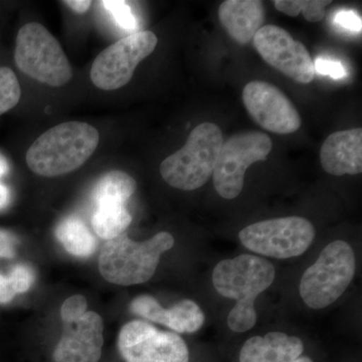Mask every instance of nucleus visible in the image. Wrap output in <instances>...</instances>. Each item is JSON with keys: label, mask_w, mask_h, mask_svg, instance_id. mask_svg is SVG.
Here are the masks:
<instances>
[{"label": "nucleus", "mask_w": 362, "mask_h": 362, "mask_svg": "<svg viewBox=\"0 0 362 362\" xmlns=\"http://www.w3.org/2000/svg\"><path fill=\"white\" fill-rule=\"evenodd\" d=\"M275 267L255 255H240L223 259L214 268L213 283L221 296L237 301L228 316L230 330L242 333L257 322L255 299L275 280Z\"/></svg>", "instance_id": "1"}, {"label": "nucleus", "mask_w": 362, "mask_h": 362, "mask_svg": "<svg viewBox=\"0 0 362 362\" xmlns=\"http://www.w3.org/2000/svg\"><path fill=\"white\" fill-rule=\"evenodd\" d=\"M99 140V132L90 124H59L33 143L26 152V163L33 173L45 177L66 175L93 156Z\"/></svg>", "instance_id": "2"}, {"label": "nucleus", "mask_w": 362, "mask_h": 362, "mask_svg": "<svg viewBox=\"0 0 362 362\" xmlns=\"http://www.w3.org/2000/svg\"><path fill=\"white\" fill-rule=\"evenodd\" d=\"M175 245L168 232H161L144 242H135L127 235L107 240L99 256V270L112 284H142L153 277L161 255Z\"/></svg>", "instance_id": "3"}, {"label": "nucleus", "mask_w": 362, "mask_h": 362, "mask_svg": "<svg viewBox=\"0 0 362 362\" xmlns=\"http://www.w3.org/2000/svg\"><path fill=\"white\" fill-rule=\"evenodd\" d=\"M223 143L218 125L199 124L188 136L185 146L162 161V178L170 187L187 192L204 187L213 175Z\"/></svg>", "instance_id": "4"}, {"label": "nucleus", "mask_w": 362, "mask_h": 362, "mask_svg": "<svg viewBox=\"0 0 362 362\" xmlns=\"http://www.w3.org/2000/svg\"><path fill=\"white\" fill-rule=\"evenodd\" d=\"M14 61L26 76L51 87H62L73 78V69L58 40L37 23L21 28Z\"/></svg>", "instance_id": "5"}, {"label": "nucleus", "mask_w": 362, "mask_h": 362, "mask_svg": "<svg viewBox=\"0 0 362 362\" xmlns=\"http://www.w3.org/2000/svg\"><path fill=\"white\" fill-rule=\"evenodd\" d=\"M354 250L344 240H334L324 247L315 263L300 282V295L307 306L322 309L341 296L356 274Z\"/></svg>", "instance_id": "6"}, {"label": "nucleus", "mask_w": 362, "mask_h": 362, "mask_svg": "<svg viewBox=\"0 0 362 362\" xmlns=\"http://www.w3.org/2000/svg\"><path fill=\"white\" fill-rule=\"evenodd\" d=\"M315 238L313 225L301 216L259 221L240 230L239 239L250 251L276 259L304 254Z\"/></svg>", "instance_id": "7"}, {"label": "nucleus", "mask_w": 362, "mask_h": 362, "mask_svg": "<svg viewBox=\"0 0 362 362\" xmlns=\"http://www.w3.org/2000/svg\"><path fill=\"white\" fill-rule=\"evenodd\" d=\"M271 150V138L262 132L239 133L223 142L213 173L218 194L226 199L239 197L247 169L266 160Z\"/></svg>", "instance_id": "8"}, {"label": "nucleus", "mask_w": 362, "mask_h": 362, "mask_svg": "<svg viewBox=\"0 0 362 362\" xmlns=\"http://www.w3.org/2000/svg\"><path fill=\"white\" fill-rule=\"evenodd\" d=\"M157 37L149 30L131 33L100 52L92 68L90 80L99 89L113 90L127 85L135 69L156 49Z\"/></svg>", "instance_id": "9"}, {"label": "nucleus", "mask_w": 362, "mask_h": 362, "mask_svg": "<svg viewBox=\"0 0 362 362\" xmlns=\"http://www.w3.org/2000/svg\"><path fill=\"white\" fill-rule=\"evenodd\" d=\"M118 349L125 362L189 361L187 344L180 335L143 321H131L121 328Z\"/></svg>", "instance_id": "10"}, {"label": "nucleus", "mask_w": 362, "mask_h": 362, "mask_svg": "<svg viewBox=\"0 0 362 362\" xmlns=\"http://www.w3.org/2000/svg\"><path fill=\"white\" fill-rule=\"evenodd\" d=\"M254 45L267 64L300 84H309L315 77L314 62L308 49L284 28L262 26L255 35Z\"/></svg>", "instance_id": "11"}, {"label": "nucleus", "mask_w": 362, "mask_h": 362, "mask_svg": "<svg viewBox=\"0 0 362 362\" xmlns=\"http://www.w3.org/2000/svg\"><path fill=\"white\" fill-rule=\"evenodd\" d=\"M243 101L252 118L276 134H291L301 127V117L292 102L276 86L262 81L247 83Z\"/></svg>", "instance_id": "12"}, {"label": "nucleus", "mask_w": 362, "mask_h": 362, "mask_svg": "<svg viewBox=\"0 0 362 362\" xmlns=\"http://www.w3.org/2000/svg\"><path fill=\"white\" fill-rule=\"evenodd\" d=\"M104 322L94 311L64 323L63 337L54 351V362H98L104 345Z\"/></svg>", "instance_id": "13"}, {"label": "nucleus", "mask_w": 362, "mask_h": 362, "mask_svg": "<svg viewBox=\"0 0 362 362\" xmlns=\"http://www.w3.org/2000/svg\"><path fill=\"white\" fill-rule=\"evenodd\" d=\"M320 161L331 175H356L362 171V129L339 131L324 141Z\"/></svg>", "instance_id": "14"}, {"label": "nucleus", "mask_w": 362, "mask_h": 362, "mask_svg": "<svg viewBox=\"0 0 362 362\" xmlns=\"http://www.w3.org/2000/svg\"><path fill=\"white\" fill-rule=\"evenodd\" d=\"M303 342L282 332H270L265 337H254L245 343L240 362H313L302 356Z\"/></svg>", "instance_id": "15"}, {"label": "nucleus", "mask_w": 362, "mask_h": 362, "mask_svg": "<svg viewBox=\"0 0 362 362\" xmlns=\"http://www.w3.org/2000/svg\"><path fill=\"white\" fill-rule=\"evenodd\" d=\"M218 18L233 40L247 45L263 25L265 9L259 0H226L218 8Z\"/></svg>", "instance_id": "16"}, {"label": "nucleus", "mask_w": 362, "mask_h": 362, "mask_svg": "<svg viewBox=\"0 0 362 362\" xmlns=\"http://www.w3.org/2000/svg\"><path fill=\"white\" fill-rule=\"evenodd\" d=\"M56 235L66 251L73 256L88 258L96 251V239L84 221L76 216L61 221L57 228Z\"/></svg>", "instance_id": "17"}, {"label": "nucleus", "mask_w": 362, "mask_h": 362, "mask_svg": "<svg viewBox=\"0 0 362 362\" xmlns=\"http://www.w3.org/2000/svg\"><path fill=\"white\" fill-rule=\"evenodd\" d=\"M136 190V181L132 176L120 170L106 173L98 181L93 192L97 206L101 204H124Z\"/></svg>", "instance_id": "18"}, {"label": "nucleus", "mask_w": 362, "mask_h": 362, "mask_svg": "<svg viewBox=\"0 0 362 362\" xmlns=\"http://www.w3.org/2000/svg\"><path fill=\"white\" fill-rule=\"evenodd\" d=\"M131 221L132 216L124 204H101L93 216L92 226L101 239L110 240L122 235Z\"/></svg>", "instance_id": "19"}, {"label": "nucleus", "mask_w": 362, "mask_h": 362, "mask_svg": "<svg viewBox=\"0 0 362 362\" xmlns=\"http://www.w3.org/2000/svg\"><path fill=\"white\" fill-rule=\"evenodd\" d=\"M204 315L199 305L192 300H182L168 309L166 327L176 333H194L201 329Z\"/></svg>", "instance_id": "20"}, {"label": "nucleus", "mask_w": 362, "mask_h": 362, "mask_svg": "<svg viewBox=\"0 0 362 362\" xmlns=\"http://www.w3.org/2000/svg\"><path fill=\"white\" fill-rule=\"evenodd\" d=\"M331 2V0H276L274 6L281 13L292 18L302 13L305 20L318 23L325 16V8Z\"/></svg>", "instance_id": "21"}, {"label": "nucleus", "mask_w": 362, "mask_h": 362, "mask_svg": "<svg viewBox=\"0 0 362 362\" xmlns=\"http://www.w3.org/2000/svg\"><path fill=\"white\" fill-rule=\"evenodd\" d=\"M21 89L13 70L0 68V116L11 110L20 102Z\"/></svg>", "instance_id": "22"}, {"label": "nucleus", "mask_w": 362, "mask_h": 362, "mask_svg": "<svg viewBox=\"0 0 362 362\" xmlns=\"http://www.w3.org/2000/svg\"><path fill=\"white\" fill-rule=\"evenodd\" d=\"M130 309L135 315L165 326L168 309H164L156 298L150 295H142L135 298L131 302Z\"/></svg>", "instance_id": "23"}, {"label": "nucleus", "mask_w": 362, "mask_h": 362, "mask_svg": "<svg viewBox=\"0 0 362 362\" xmlns=\"http://www.w3.org/2000/svg\"><path fill=\"white\" fill-rule=\"evenodd\" d=\"M100 4L113 16L119 26H121L125 30H129V32L136 30L137 21H136L135 16L131 11V7L128 6L127 2L118 1V0H107V1L100 2Z\"/></svg>", "instance_id": "24"}, {"label": "nucleus", "mask_w": 362, "mask_h": 362, "mask_svg": "<svg viewBox=\"0 0 362 362\" xmlns=\"http://www.w3.org/2000/svg\"><path fill=\"white\" fill-rule=\"evenodd\" d=\"M88 302L83 295H74L64 302L61 316L64 323L77 321L87 312Z\"/></svg>", "instance_id": "25"}, {"label": "nucleus", "mask_w": 362, "mask_h": 362, "mask_svg": "<svg viewBox=\"0 0 362 362\" xmlns=\"http://www.w3.org/2000/svg\"><path fill=\"white\" fill-rule=\"evenodd\" d=\"M8 279L16 294H23L32 288L35 282V274L28 266L18 265L11 270Z\"/></svg>", "instance_id": "26"}, {"label": "nucleus", "mask_w": 362, "mask_h": 362, "mask_svg": "<svg viewBox=\"0 0 362 362\" xmlns=\"http://www.w3.org/2000/svg\"><path fill=\"white\" fill-rule=\"evenodd\" d=\"M314 69H315V73L322 76H329L330 78H335V80L344 78L347 75L344 66L341 62L337 61V59L317 58L314 62Z\"/></svg>", "instance_id": "27"}, {"label": "nucleus", "mask_w": 362, "mask_h": 362, "mask_svg": "<svg viewBox=\"0 0 362 362\" xmlns=\"http://www.w3.org/2000/svg\"><path fill=\"white\" fill-rule=\"evenodd\" d=\"M334 23L340 28L349 30V32H361V18L358 14L351 11H338L334 16Z\"/></svg>", "instance_id": "28"}, {"label": "nucleus", "mask_w": 362, "mask_h": 362, "mask_svg": "<svg viewBox=\"0 0 362 362\" xmlns=\"http://www.w3.org/2000/svg\"><path fill=\"white\" fill-rule=\"evenodd\" d=\"M18 240L13 233L0 228V259H11L16 255Z\"/></svg>", "instance_id": "29"}, {"label": "nucleus", "mask_w": 362, "mask_h": 362, "mask_svg": "<svg viewBox=\"0 0 362 362\" xmlns=\"http://www.w3.org/2000/svg\"><path fill=\"white\" fill-rule=\"evenodd\" d=\"M8 163H7L6 158L0 156V180H1L2 176L8 173ZM9 202H11V192L4 183L0 182V211L6 209Z\"/></svg>", "instance_id": "30"}, {"label": "nucleus", "mask_w": 362, "mask_h": 362, "mask_svg": "<svg viewBox=\"0 0 362 362\" xmlns=\"http://www.w3.org/2000/svg\"><path fill=\"white\" fill-rule=\"evenodd\" d=\"M8 276L0 274V304H7L16 296Z\"/></svg>", "instance_id": "31"}, {"label": "nucleus", "mask_w": 362, "mask_h": 362, "mask_svg": "<svg viewBox=\"0 0 362 362\" xmlns=\"http://www.w3.org/2000/svg\"><path fill=\"white\" fill-rule=\"evenodd\" d=\"M63 4L78 14L87 13L92 6V1L90 0H68V1H63Z\"/></svg>", "instance_id": "32"}]
</instances>
